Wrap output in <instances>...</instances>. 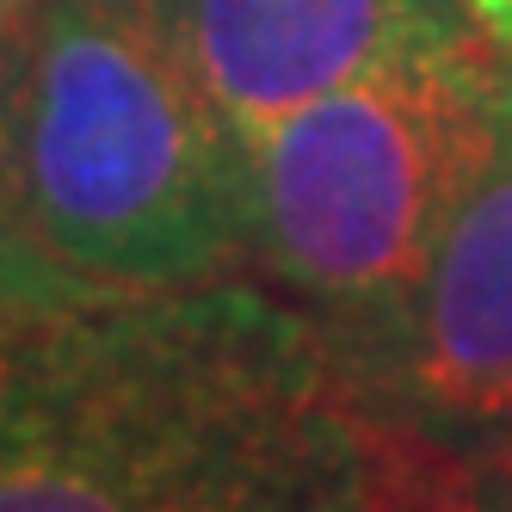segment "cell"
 Listing matches in <instances>:
<instances>
[{"instance_id":"9c48e42d","label":"cell","mask_w":512,"mask_h":512,"mask_svg":"<svg viewBox=\"0 0 512 512\" xmlns=\"http://www.w3.org/2000/svg\"><path fill=\"white\" fill-rule=\"evenodd\" d=\"M389 512H414V506H389Z\"/></svg>"},{"instance_id":"ba28073f","label":"cell","mask_w":512,"mask_h":512,"mask_svg":"<svg viewBox=\"0 0 512 512\" xmlns=\"http://www.w3.org/2000/svg\"><path fill=\"white\" fill-rule=\"evenodd\" d=\"M457 7L469 13V25L482 31L500 56H512V0H457Z\"/></svg>"},{"instance_id":"277c9868","label":"cell","mask_w":512,"mask_h":512,"mask_svg":"<svg viewBox=\"0 0 512 512\" xmlns=\"http://www.w3.org/2000/svg\"><path fill=\"white\" fill-rule=\"evenodd\" d=\"M377 414L432 451L512 438V56L494 136L438 235Z\"/></svg>"},{"instance_id":"30bf717a","label":"cell","mask_w":512,"mask_h":512,"mask_svg":"<svg viewBox=\"0 0 512 512\" xmlns=\"http://www.w3.org/2000/svg\"><path fill=\"white\" fill-rule=\"evenodd\" d=\"M7 7H13V0H0V13H7Z\"/></svg>"},{"instance_id":"6da1fadb","label":"cell","mask_w":512,"mask_h":512,"mask_svg":"<svg viewBox=\"0 0 512 512\" xmlns=\"http://www.w3.org/2000/svg\"><path fill=\"white\" fill-rule=\"evenodd\" d=\"M401 438L266 278L0 309V512H389Z\"/></svg>"},{"instance_id":"52a82bcc","label":"cell","mask_w":512,"mask_h":512,"mask_svg":"<svg viewBox=\"0 0 512 512\" xmlns=\"http://www.w3.org/2000/svg\"><path fill=\"white\" fill-rule=\"evenodd\" d=\"M401 506L414 512H512V438L432 451L401 438Z\"/></svg>"},{"instance_id":"5b68a950","label":"cell","mask_w":512,"mask_h":512,"mask_svg":"<svg viewBox=\"0 0 512 512\" xmlns=\"http://www.w3.org/2000/svg\"><path fill=\"white\" fill-rule=\"evenodd\" d=\"M229 130L260 136L371 68L463 38L457 0H161Z\"/></svg>"},{"instance_id":"3957f363","label":"cell","mask_w":512,"mask_h":512,"mask_svg":"<svg viewBox=\"0 0 512 512\" xmlns=\"http://www.w3.org/2000/svg\"><path fill=\"white\" fill-rule=\"evenodd\" d=\"M500 81L506 56L463 31L247 136V272L321 327L371 408L494 136Z\"/></svg>"},{"instance_id":"7a4b0ae2","label":"cell","mask_w":512,"mask_h":512,"mask_svg":"<svg viewBox=\"0 0 512 512\" xmlns=\"http://www.w3.org/2000/svg\"><path fill=\"white\" fill-rule=\"evenodd\" d=\"M19 179L56 272L167 290L247 272V149L161 0H13Z\"/></svg>"},{"instance_id":"8992f818","label":"cell","mask_w":512,"mask_h":512,"mask_svg":"<svg viewBox=\"0 0 512 512\" xmlns=\"http://www.w3.org/2000/svg\"><path fill=\"white\" fill-rule=\"evenodd\" d=\"M75 278L56 272L44 253L38 229L25 210V179H19V31L13 7L0 13V309H25V303H56L75 297Z\"/></svg>"}]
</instances>
